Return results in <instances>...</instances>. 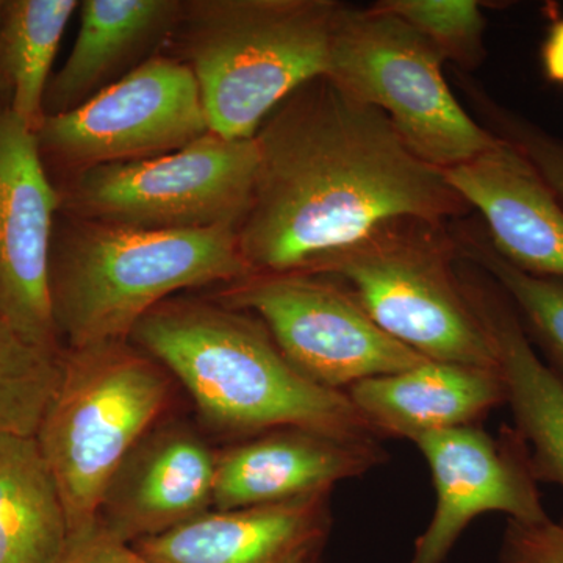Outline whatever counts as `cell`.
<instances>
[{"mask_svg": "<svg viewBox=\"0 0 563 563\" xmlns=\"http://www.w3.org/2000/svg\"><path fill=\"white\" fill-rule=\"evenodd\" d=\"M3 0H0V11H2ZM7 101L5 90H3L2 84H0V102Z\"/></svg>", "mask_w": 563, "mask_h": 563, "instance_id": "obj_29", "label": "cell"}, {"mask_svg": "<svg viewBox=\"0 0 563 563\" xmlns=\"http://www.w3.org/2000/svg\"><path fill=\"white\" fill-rule=\"evenodd\" d=\"M174 377L129 340L65 350L57 391L35 440L60 490L70 536L96 525L125 455L168 417Z\"/></svg>", "mask_w": 563, "mask_h": 563, "instance_id": "obj_5", "label": "cell"}, {"mask_svg": "<svg viewBox=\"0 0 563 563\" xmlns=\"http://www.w3.org/2000/svg\"><path fill=\"white\" fill-rule=\"evenodd\" d=\"M333 526L331 493L217 510L133 543L154 563H322Z\"/></svg>", "mask_w": 563, "mask_h": 563, "instance_id": "obj_16", "label": "cell"}, {"mask_svg": "<svg viewBox=\"0 0 563 563\" xmlns=\"http://www.w3.org/2000/svg\"><path fill=\"white\" fill-rule=\"evenodd\" d=\"M459 85L465 90L470 101L483 118L479 121L493 135L512 144L521 152L537 173L547 181L563 207V140L544 131L539 124L521 117L517 111L507 109L493 101L487 92L477 88L468 77L461 76Z\"/></svg>", "mask_w": 563, "mask_h": 563, "instance_id": "obj_25", "label": "cell"}, {"mask_svg": "<svg viewBox=\"0 0 563 563\" xmlns=\"http://www.w3.org/2000/svg\"><path fill=\"white\" fill-rule=\"evenodd\" d=\"M181 0H84L76 43L52 74L44 113H66L117 84L168 44Z\"/></svg>", "mask_w": 563, "mask_h": 563, "instance_id": "obj_19", "label": "cell"}, {"mask_svg": "<svg viewBox=\"0 0 563 563\" xmlns=\"http://www.w3.org/2000/svg\"><path fill=\"white\" fill-rule=\"evenodd\" d=\"M435 488L431 523L409 563H443L473 520L503 512L518 521L547 520L531 450L514 426L493 437L481 426L448 429L415 440Z\"/></svg>", "mask_w": 563, "mask_h": 563, "instance_id": "obj_12", "label": "cell"}, {"mask_svg": "<svg viewBox=\"0 0 563 563\" xmlns=\"http://www.w3.org/2000/svg\"><path fill=\"white\" fill-rule=\"evenodd\" d=\"M455 273L495 351L514 428L531 450L533 477L563 488V384L537 354L506 292L459 255Z\"/></svg>", "mask_w": 563, "mask_h": 563, "instance_id": "obj_17", "label": "cell"}, {"mask_svg": "<svg viewBox=\"0 0 563 563\" xmlns=\"http://www.w3.org/2000/svg\"><path fill=\"white\" fill-rule=\"evenodd\" d=\"M444 176L479 211L488 240L507 262L533 276L563 279V207L520 151L499 139Z\"/></svg>", "mask_w": 563, "mask_h": 563, "instance_id": "obj_15", "label": "cell"}, {"mask_svg": "<svg viewBox=\"0 0 563 563\" xmlns=\"http://www.w3.org/2000/svg\"><path fill=\"white\" fill-rule=\"evenodd\" d=\"M218 450L165 417L141 437L107 484L96 525L121 542L152 539L213 509Z\"/></svg>", "mask_w": 563, "mask_h": 563, "instance_id": "obj_13", "label": "cell"}, {"mask_svg": "<svg viewBox=\"0 0 563 563\" xmlns=\"http://www.w3.org/2000/svg\"><path fill=\"white\" fill-rule=\"evenodd\" d=\"M374 5L395 14L461 70L479 68L487 57V21L474 0H383Z\"/></svg>", "mask_w": 563, "mask_h": 563, "instance_id": "obj_24", "label": "cell"}, {"mask_svg": "<svg viewBox=\"0 0 563 563\" xmlns=\"http://www.w3.org/2000/svg\"><path fill=\"white\" fill-rule=\"evenodd\" d=\"M129 342L184 385L214 429L240 440L284 428L377 439L346 393L303 376L255 314L213 298L166 299Z\"/></svg>", "mask_w": 563, "mask_h": 563, "instance_id": "obj_2", "label": "cell"}, {"mask_svg": "<svg viewBox=\"0 0 563 563\" xmlns=\"http://www.w3.org/2000/svg\"><path fill=\"white\" fill-rule=\"evenodd\" d=\"M247 274L239 229L146 231L60 211L51 244L52 313L65 350L125 342L166 299Z\"/></svg>", "mask_w": 563, "mask_h": 563, "instance_id": "obj_3", "label": "cell"}, {"mask_svg": "<svg viewBox=\"0 0 563 563\" xmlns=\"http://www.w3.org/2000/svg\"><path fill=\"white\" fill-rule=\"evenodd\" d=\"M207 132L191 70L172 55L157 54L84 106L44 117L35 139L57 185L98 166L179 151Z\"/></svg>", "mask_w": 563, "mask_h": 563, "instance_id": "obj_10", "label": "cell"}, {"mask_svg": "<svg viewBox=\"0 0 563 563\" xmlns=\"http://www.w3.org/2000/svg\"><path fill=\"white\" fill-rule=\"evenodd\" d=\"M451 239L459 257L473 263L506 292L526 335L542 350L543 362L563 384V279L521 272L474 225L459 224Z\"/></svg>", "mask_w": 563, "mask_h": 563, "instance_id": "obj_22", "label": "cell"}, {"mask_svg": "<svg viewBox=\"0 0 563 563\" xmlns=\"http://www.w3.org/2000/svg\"><path fill=\"white\" fill-rule=\"evenodd\" d=\"M60 191L41 158L35 133L0 102V317L25 342L63 354L52 313V235Z\"/></svg>", "mask_w": 563, "mask_h": 563, "instance_id": "obj_11", "label": "cell"}, {"mask_svg": "<svg viewBox=\"0 0 563 563\" xmlns=\"http://www.w3.org/2000/svg\"><path fill=\"white\" fill-rule=\"evenodd\" d=\"M239 244L251 273L309 272L399 221L446 224L470 207L404 143L383 111L328 77L307 81L266 118Z\"/></svg>", "mask_w": 563, "mask_h": 563, "instance_id": "obj_1", "label": "cell"}, {"mask_svg": "<svg viewBox=\"0 0 563 563\" xmlns=\"http://www.w3.org/2000/svg\"><path fill=\"white\" fill-rule=\"evenodd\" d=\"M60 563H154L135 550L133 544L121 542L98 525L88 531L69 537L68 548Z\"/></svg>", "mask_w": 563, "mask_h": 563, "instance_id": "obj_27", "label": "cell"}, {"mask_svg": "<svg viewBox=\"0 0 563 563\" xmlns=\"http://www.w3.org/2000/svg\"><path fill=\"white\" fill-rule=\"evenodd\" d=\"M342 7L336 0H181L169 55L195 76L210 131L252 140L291 92L325 76Z\"/></svg>", "mask_w": 563, "mask_h": 563, "instance_id": "obj_4", "label": "cell"}, {"mask_svg": "<svg viewBox=\"0 0 563 563\" xmlns=\"http://www.w3.org/2000/svg\"><path fill=\"white\" fill-rule=\"evenodd\" d=\"M443 65L440 52L395 14L343 3L325 77L383 111L415 155L444 172L499 139L455 98Z\"/></svg>", "mask_w": 563, "mask_h": 563, "instance_id": "obj_7", "label": "cell"}, {"mask_svg": "<svg viewBox=\"0 0 563 563\" xmlns=\"http://www.w3.org/2000/svg\"><path fill=\"white\" fill-rule=\"evenodd\" d=\"M63 354L41 350L0 317V435L35 437L57 391Z\"/></svg>", "mask_w": 563, "mask_h": 563, "instance_id": "obj_23", "label": "cell"}, {"mask_svg": "<svg viewBox=\"0 0 563 563\" xmlns=\"http://www.w3.org/2000/svg\"><path fill=\"white\" fill-rule=\"evenodd\" d=\"M344 393L377 439L410 442L428 433L477 424L507 402L499 368L435 361L369 377Z\"/></svg>", "mask_w": 563, "mask_h": 563, "instance_id": "obj_18", "label": "cell"}, {"mask_svg": "<svg viewBox=\"0 0 563 563\" xmlns=\"http://www.w3.org/2000/svg\"><path fill=\"white\" fill-rule=\"evenodd\" d=\"M544 77L551 84L563 85V18L555 20L540 51Z\"/></svg>", "mask_w": 563, "mask_h": 563, "instance_id": "obj_28", "label": "cell"}, {"mask_svg": "<svg viewBox=\"0 0 563 563\" xmlns=\"http://www.w3.org/2000/svg\"><path fill=\"white\" fill-rule=\"evenodd\" d=\"M498 563H563V525L509 518Z\"/></svg>", "mask_w": 563, "mask_h": 563, "instance_id": "obj_26", "label": "cell"}, {"mask_svg": "<svg viewBox=\"0 0 563 563\" xmlns=\"http://www.w3.org/2000/svg\"><path fill=\"white\" fill-rule=\"evenodd\" d=\"M69 537L60 490L35 437L0 435V563H60Z\"/></svg>", "mask_w": 563, "mask_h": 563, "instance_id": "obj_20", "label": "cell"}, {"mask_svg": "<svg viewBox=\"0 0 563 563\" xmlns=\"http://www.w3.org/2000/svg\"><path fill=\"white\" fill-rule=\"evenodd\" d=\"M210 298L255 314L285 357L329 390L346 391L428 361L385 333L354 292L325 274L251 273Z\"/></svg>", "mask_w": 563, "mask_h": 563, "instance_id": "obj_9", "label": "cell"}, {"mask_svg": "<svg viewBox=\"0 0 563 563\" xmlns=\"http://www.w3.org/2000/svg\"><path fill=\"white\" fill-rule=\"evenodd\" d=\"M77 0H3L0 11V84L11 111L29 131L44 121V96Z\"/></svg>", "mask_w": 563, "mask_h": 563, "instance_id": "obj_21", "label": "cell"}, {"mask_svg": "<svg viewBox=\"0 0 563 563\" xmlns=\"http://www.w3.org/2000/svg\"><path fill=\"white\" fill-rule=\"evenodd\" d=\"M390 459L379 439L284 428L218 450L213 509L269 506L328 495Z\"/></svg>", "mask_w": 563, "mask_h": 563, "instance_id": "obj_14", "label": "cell"}, {"mask_svg": "<svg viewBox=\"0 0 563 563\" xmlns=\"http://www.w3.org/2000/svg\"><path fill=\"white\" fill-rule=\"evenodd\" d=\"M446 224L399 221L306 273L342 280L385 333L428 361L499 368L463 295Z\"/></svg>", "mask_w": 563, "mask_h": 563, "instance_id": "obj_6", "label": "cell"}, {"mask_svg": "<svg viewBox=\"0 0 563 563\" xmlns=\"http://www.w3.org/2000/svg\"><path fill=\"white\" fill-rule=\"evenodd\" d=\"M257 166L254 139L228 140L210 131L169 154L68 177L57 184L60 211L146 231L240 229Z\"/></svg>", "mask_w": 563, "mask_h": 563, "instance_id": "obj_8", "label": "cell"}]
</instances>
